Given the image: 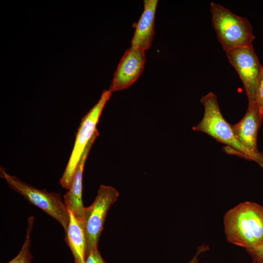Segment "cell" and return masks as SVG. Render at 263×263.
Returning a JSON list of instances; mask_svg holds the SVG:
<instances>
[{"mask_svg":"<svg viewBox=\"0 0 263 263\" xmlns=\"http://www.w3.org/2000/svg\"><path fill=\"white\" fill-rule=\"evenodd\" d=\"M228 242L250 249L263 242V206L245 201L228 210L224 217Z\"/></svg>","mask_w":263,"mask_h":263,"instance_id":"obj_1","label":"cell"},{"mask_svg":"<svg viewBox=\"0 0 263 263\" xmlns=\"http://www.w3.org/2000/svg\"><path fill=\"white\" fill-rule=\"evenodd\" d=\"M212 25L217 38L226 52L245 46H252L255 37L249 21L221 5L211 2Z\"/></svg>","mask_w":263,"mask_h":263,"instance_id":"obj_2","label":"cell"},{"mask_svg":"<svg viewBox=\"0 0 263 263\" xmlns=\"http://www.w3.org/2000/svg\"><path fill=\"white\" fill-rule=\"evenodd\" d=\"M204 108L201 121L193 127L195 131L205 133L219 142L226 145L241 156L254 161L251 153L235 137L231 125L224 118L219 107L216 95L209 92L200 99Z\"/></svg>","mask_w":263,"mask_h":263,"instance_id":"obj_3","label":"cell"},{"mask_svg":"<svg viewBox=\"0 0 263 263\" xmlns=\"http://www.w3.org/2000/svg\"><path fill=\"white\" fill-rule=\"evenodd\" d=\"M0 177L6 181L10 188L22 195L33 204L56 220L67 231L69 222V213L60 195L38 189L21 181L15 176L7 173L0 167Z\"/></svg>","mask_w":263,"mask_h":263,"instance_id":"obj_4","label":"cell"},{"mask_svg":"<svg viewBox=\"0 0 263 263\" xmlns=\"http://www.w3.org/2000/svg\"><path fill=\"white\" fill-rule=\"evenodd\" d=\"M112 95L109 90H105L96 104L83 117L77 132L70 158L60 179L63 188L68 189L81 157L89 143L97 131L96 125L105 105Z\"/></svg>","mask_w":263,"mask_h":263,"instance_id":"obj_5","label":"cell"},{"mask_svg":"<svg viewBox=\"0 0 263 263\" xmlns=\"http://www.w3.org/2000/svg\"><path fill=\"white\" fill-rule=\"evenodd\" d=\"M118 196V191L113 187L101 185L93 203L85 207L81 222L86 241V259L97 248L109 209Z\"/></svg>","mask_w":263,"mask_h":263,"instance_id":"obj_6","label":"cell"},{"mask_svg":"<svg viewBox=\"0 0 263 263\" xmlns=\"http://www.w3.org/2000/svg\"><path fill=\"white\" fill-rule=\"evenodd\" d=\"M226 55L243 82L248 102L255 101L258 79L263 67L253 46L242 47L229 50Z\"/></svg>","mask_w":263,"mask_h":263,"instance_id":"obj_7","label":"cell"},{"mask_svg":"<svg viewBox=\"0 0 263 263\" xmlns=\"http://www.w3.org/2000/svg\"><path fill=\"white\" fill-rule=\"evenodd\" d=\"M263 117L261 115L255 101L248 102L246 112L237 123L231 125L233 133L239 142L253 155L254 161L263 167V154L257 147L258 130Z\"/></svg>","mask_w":263,"mask_h":263,"instance_id":"obj_8","label":"cell"},{"mask_svg":"<svg viewBox=\"0 0 263 263\" xmlns=\"http://www.w3.org/2000/svg\"><path fill=\"white\" fill-rule=\"evenodd\" d=\"M146 62L145 51L131 47L121 57L109 90L112 93L132 85L142 74Z\"/></svg>","mask_w":263,"mask_h":263,"instance_id":"obj_9","label":"cell"},{"mask_svg":"<svg viewBox=\"0 0 263 263\" xmlns=\"http://www.w3.org/2000/svg\"><path fill=\"white\" fill-rule=\"evenodd\" d=\"M98 134L97 131L85 149L75 172L70 187L63 196V201L68 211L72 212L80 221L85 208L82 199L83 171L89 152Z\"/></svg>","mask_w":263,"mask_h":263,"instance_id":"obj_10","label":"cell"},{"mask_svg":"<svg viewBox=\"0 0 263 263\" xmlns=\"http://www.w3.org/2000/svg\"><path fill=\"white\" fill-rule=\"evenodd\" d=\"M144 3L143 12L135 24L131 47L145 51L150 47L155 33V15L158 0H145Z\"/></svg>","mask_w":263,"mask_h":263,"instance_id":"obj_11","label":"cell"},{"mask_svg":"<svg viewBox=\"0 0 263 263\" xmlns=\"http://www.w3.org/2000/svg\"><path fill=\"white\" fill-rule=\"evenodd\" d=\"M69 222L65 240L73 255L75 263H85L86 241L81 222L69 211Z\"/></svg>","mask_w":263,"mask_h":263,"instance_id":"obj_12","label":"cell"},{"mask_svg":"<svg viewBox=\"0 0 263 263\" xmlns=\"http://www.w3.org/2000/svg\"><path fill=\"white\" fill-rule=\"evenodd\" d=\"M34 223V218H28L26 238L18 254L12 260L6 263H31L33 256L30 251L31 233Z\"/></svg>","mask_w":263,"mask_h":263,"instance_id":"obj_13","label":"cell"},{"mask_svg":"<svg viewBox=\"0 0 263 263\" xmlns=\"http://www.w3.org/2000/svg\"><path fill=\"white\" fill-rule=\"evenodd\" d=\"M255 102L263 117V67L257 84Z\"/></svg>","mask_w":263,"mask_h":263,"instance_id":"obj_14","label":"cell"},{"mask_svg":"<svg viewBox=\"0 0 263 263\" xmlns=\"http://www.w3.org/2000/svg\"><path fill=\"white\" fill-rule=\"evenodd\" d=\"M246 250L251 257L252 263H263V242L254 248Z\"/></svg>","mask_w":263,"mask_h":263,"instance_id":"obj_15","label":"cell"},{"mask_svg":"<svg viewBox=\"0 0 263 263\" xmlns=\"http://www.w3.org/2000/svg\"><path fill=\"white\" fill-rule=\"evenodd\" d=\"M206 250V247L202 246L201 248H199V249H198L196 255L192 258V259L187 262V263H198L199 259L198 257L199 255L202 253L203 251Z\"/></svg>","mask_w":263,"mask_h":263,"instance_id":"obj_16","label":"cell"},{"mask_svg":"<svg viewBox=\"0 0 263 263\" xmlns=\"http://www.w3.org/2000/svg\"><path fill=\"white\" fill-rule=\"evenodd\" d=\"M94 255L96 263H106L97 248L94 251Z\"/></svg>","mask_w":263,"mask_h":263,"instance_id":"obj_17","label":"cell"}]
</instances>
